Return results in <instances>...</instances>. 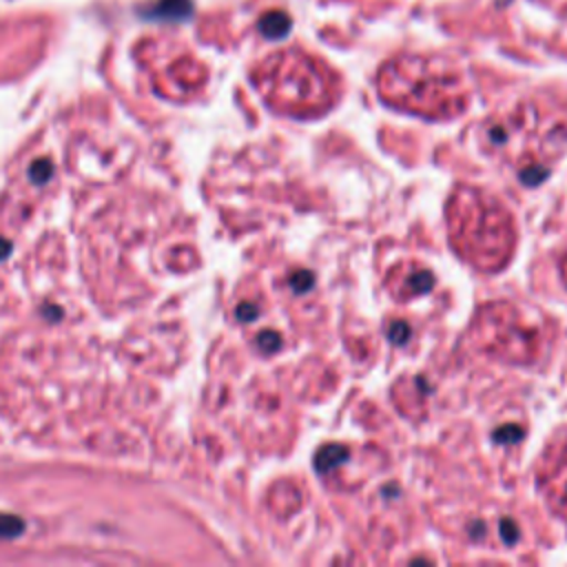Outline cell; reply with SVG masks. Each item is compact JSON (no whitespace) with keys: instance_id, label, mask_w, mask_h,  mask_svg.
Listing matches in <instances>:
<instances>
[{"instance_id":"cell-1","label":"cell","mask_w":567,"mask_h":567,"mask_svg":"<svg viewBox=\"0 0 567 567\" xmlns=\"http://www.w3.org/2000/svg\"><path fill=\"white\" fill-rule=\"evenodd\" d=\"M377 89L385 104L427 120L456 117L470 102L458 69L436 55L405 53L392 58L379 69Z\"/></svg>"},{"instance_id":"cell-2","label":"cell","mask_w":567,"mask_h":567,"mask_svg":"<svg viewBox=\"0 0 567 567\" xmlns=\"http://www.w3.org/2000/svg\"><path fill=\"white\" fill-rule=\"evenodd\" d=\"M450 244L461 259L483 272H496L512 259L516 226L507 208L474 186H458L447 199Z\"/></svg>"},{"instance_id":"cell-3","label":"cell","mask_w":567,"mask_h":567,"mask_svg":"<svg viewBox=\"0 0 567 567\" xmlns=\"http://www.w3.org/2000/svg\"><path fill=\"white\" fill-rule=\"evenodd\" d=\"M252 80L272 109L295 117L321 115L339 97L337 73L301 49L268 55L255 69Z\"/></svg>"},{"instance_id":"cell-4","label":"cell","mask_w":567,"mask_h":567,"mask_svg":"<svg viewBox=\"0 0 567 567\" xmlns=\"http://www.w3.org/2000/svg\"><path fill=\"white\" fill-rule=\"evenodd\" d=\"M481 142L485 151L512 162L520 182L536 186L549 175V159L567 148V126L547 122L534 106L520 104L485 120Z\"/></svg>"},{"instance_id":"cell-5","label":"cell","mask_w":567,"mask_h":567,"mask_svg":"<svg viewBox=\"0 0 567 567\" xmlns=\"http://www.w3.org/2000/svg\"><path fill=\"white\" fill-rule=\"evenodd\" d=\"M470 341L476 350L514 365H532L543 352V332L512 301H489L478 308Z\"/></svg>"},{"instance_id":"cell-6","label":"cell","mask_w":567,"mask_h":567,"mask_svg":"<svg viewBox=\"0 0 567 567\" xmlns=\"http://www.w3.org/2000/svg\"><path fill=\"white\" fill-rule=\"evenodd\" d=\"M434 288V275L419 261H401L385 275V290L396 301H412L427 295Z\"/></svg>"},{"instance_id":"cell-7","label":"cell","mask_w":567,"mask_h":567,"mask_svg":"<svg viewBox=\"0 0 567 567\" xmlns=\"http://www.w3.org/2000/svg\"><path fill=\"white\" fill-rule=\"evenodd\" d=\"M540 489L547 498V505L567 518V454L556 456L545 465L540 476Z\"/></svg>"},{"instance_id":"cell-8","label":"cell","mask_w":567,"mask_h":567,"mask_svg":"<svg viewBox=\"0 0 567 567\" xmlns=\"http://www.w3.org/2000/svg\"><path fill=\"white\" fill-rule=\"evenodd\" d=\"M427 396H430V385L423 377H403L392 390V401L396 410H401L408 419L423 416Z\"/></svg>"},{"instance_id":"cell-9","label":"cell","mask_w":567,"mask_h":567,"mask_svg":"<svg viewBox=\"0 0 567 567\" xmlns=\"http://www.w3.org/2000/svg\"><path fill=\"white\" fill-rule=\"evenodd\" d=\"M268 505L270 509L277 514V516H290L295 514L301 505H303V496H301V489L290 483V481H281L272 487L270 492V498H268Z\"/></svg>"},{"instance_id":"cell-10","label":"cell","mask_w":567,"mask_h":567,"mask_svg":"<svg viewBox=\"0 0 567 567\" xmlns=\"http://www.w3.org/2000/svg\"><path fill=\"white\" fill-rule=\"evenodd\" d=\"M348 456H350V447L348 445L328 443V445L319 447V452L315 454V470L319 474L337 472L339 467H343L348 463Z\"/></svg>"},{"instance_id":"cell-11","label":"cell","mask_w":567,"mask_h":567,"mask_svg":"<svg viewBox=\"0 0 567 567\" xmlns=\"http://www.w3.org/2000/svg\"><path fill=\"white\" fill-rule=\"evenodd\" d=\"M157 20H184L190 16V0H159L148 11Z\"/></svg>"},{"instance_id":"cell-12","label":"cell","mask_w":567,"mask_h":567,"mask_svg":"<svg viewBox=\"0 0 567 567\" xmlns=\"http://www.w3.org/2000/svg\"><path fill=\"white\" fill-rule=\"evenodd\" d=\"M288 16L281 13V11H270L266 13L261 20H259V31L266 35V38H281L288 33Z\"/></svg>"},{"instance_id":"cell-13","label":"cell","mask_w":567,"mask_h":567,"mask_svg":"<svg viewBox=\"0 0 567 567\" xmlns=\"http://www.w3.org/2000/svg\"><path fill=\"white\" fill-rule=\"evenodd\" d=\"M388 339L394 343V346H403L410 337H412V330L405 321H392L388 323Z\"/></svg>"},{"instance_id":"cell-14","label":"cell","mask_w":567,"mask_h":567,"mask_svg":"<svg viewBox=\"0 0 567 567\" xmlns=\"http://www.w3.org/2000/svg\"><path fill=\"white\" fill-rule=\"evenodd\" d=\"M257 346L261 352L270 354V352H277L281 348V337L275 332V330H264L257 334Z\"/></svg>"},{"instance_id":"cell-15","label":"cell","mask_w":567,"mask_h":567,"mask_svg":"<svg viewBox=\"0 0 567 567\" xmlns=\"http://www.w3.org/2000/svg\"><path fill=\"white\" fill-rule=\"evenodd\" d=\"M312 281H315L312 272H308V270H295V272L290 275V279H288V286H290L295 292H306V290L312 288Z\"/></svg>"},{"instance_id":"cell-16","label":"cell","mask_w":567,"mask_h":567,"mask_svg":"<svg viewBox=\"0 0 567 567\" xmlns=\"http://www.w3.org/2000/svg\"><path fill=\"white\" fill-rule=\"evenodd\" d=\"M20 529H22V523H20L16 516L0 514V536H2V538L20 534Z\"/></svg>"},{"instance_id":"cell-17","label":"cell","mask_w":567,"mask_h":567,"mask_svg":"<svg viewBox=\"0 0 567 567\" xmlns=\"http://www.w3.org/2000/svg\"><path fill=\"white\" fill-rule=\"evenodd\" d=\"M518 527H516V523L514 520H509V518H505V520H501V538L507 543V545H514L516 540H518Z\"/></svg>"},{"instance_id":"cell-18","label":"cell","mask_w":567,"mask_h":567,"mask_svg":"<svg viewBox=\"0 0 567 567\" xmlns=\"http://www.w3.org/2000/svg\"><path fill=\"white\" fill-rule=\"evenodd\" d=\"M257 315H259V306L252 303V301H244L237 308V319L239 321H252Z\"/></svg>"},{"instance_id":"cell-19","label":"cell","mask_w":567,"mask_h":567,"mask_svg":"<svg viewBox=\"0 0 567 567\" xmlns=\"http://www.w3.org/2000/svg\"><path fill=\"white\" fill-rule=\"evenodd\" d=\"M520 436H523V430H520L518 425H509V427L496 432V439H498V441H505V443H512V441H516V439H520Z\"/></svg>"},{"instance_id":"cell-20","label":"cell","mask_w":567,"mask_h":567,"mask_svg":"<svg viewBox=\"0 0 567 567\" xmlns=\"http://www.w3.org/2000/svg\"><path fill=\"white\" fill-rule=\"evenodd\" d=\"M560 275H563V281L567 284V255H565L563 261H560Z\"/></svg>"}]
</instances>
